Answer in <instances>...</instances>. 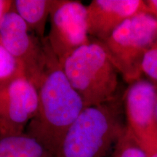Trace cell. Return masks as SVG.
Segmentation results:
<instances>
[{"mask_svg":"<svg viewBox=\"0 0 157 157\" xmlns=\"http://www.w3.org/2000/svg\"><path fill=\"white\" fill-rule=\"evenodd\" d=\"M47 45L46 60L34 82L38 92V108L25 132L56 156L63 137L86 107L48 41Z\"/></svg>","mask_w":157,"mask_h":157,"instance_id":"obj_1","label":"cell"},{"mask_svg":"<svg viewBox=\"0 0 157 157\" xmlns=\"http://www.w3.org/2000/svg\"><path fill=\"white\" fill-rule=\"evenodd\" d=\"M123 98L84 108L63 137L56 157H105L122 133Z\"/></svg>","mask_w":157,"mask_h":157,"instance_id":"obj_2","label":"cell"},{"mask_svg":"<svg viewBox=\"0 0 157 157\" xmlns=\"http://www.w3.org/2000/svg\"><path fill=\"white\" fill-rule=\"evenodd\" d=\"M60 64L85 107L106 103L118 95L119 74L99 41L90 38Z\"/></svg>","mask_w":157,"mask_h":157,"instance_id":"obj_3","label":"cell"},{"mask_svg":"<svg viewBox=\"0 0 157 157\" xmlns=\"http://www.w3.org/2000/svg\"><path fill=\"white\" fill-rule=\"evenodd\" d=\"M156 40V19L148 12H141L101 43L119 74L129 84L141 78L143 57Z\"/></svg>","mask_w":157,"mask_h":157,"instance_id":"obj_4","label":"cell"},{"mask_svg":"<svg viewBox=\"0 0 157 157\" xmlns=\"http://www.w3.org/2000/svg\"><path fill=\"white\" fill-rule=\"evenodd\" d=\"M0 48L34 84L46 60V39L37 36L12 7L0 20Z\"/></svg>","mask_w":157,"mask_h":157,"instance_id":"obj_5","label":"cell"},{"mask_svg":"<svg viewBox=\"0 0 157 157\" xmlns=\"http://www.w3.org/2000/svg\"><path fill=\"white\" fill-rule=\"evenodd\" d=\"M38 103L36 86L22 71L14 68L0 78V134L25 132L36 114Z\"/></svg>","mask_w":157,"mask_h":157,"instance_id":"obj_6","label":"cell"},{"mask_svg":"<svg viewBox=\"0 0 157 157\" xmlns=\"http://www.w3.org/2000/svg\"><path fill=\"white\" fill-rule=\"evenodd\" d=\"M50 17V29L46 39L60 62L90 41L87 6L82 2L54 0Z\"/></svg>","mask_w":157,"mask_h":157,"instance_id":"obj_7","label":"cell"},{"mask_svg":"<svg viewBox=\"0 0 157 157\" xmlns=\"http://www.w3.org/2000/svg\"><path fill=\"white\" fill-rule=\"evenodd\" d=\"M122 98L127 126L147 154L156 150L157 85L140 78L129 84Z\"/></svg>","mask_w":157,"mask_h":157,"instance_id":"obj_8","label":"cell"},{"mask_svg":"<svg viewBox=\"0 0 157 157\" xmlns=\"http://www.w3.org/2000/svg\"><path fill=\"white\" fill-rule=\"evenodd\" d=\"M148 12L141 0H93L87 6L88 34L103 42L129 17Z\"/></svg>","mask_w":157,"mask_h":157,"instance_id":"obj_9","label":"cell"},{"mask_svg":"<svg viewBox=\"0 0 157 157\" xmlns=\"http://www.w3.org/2000/svg\"><path fill=\"white\" fill-rule=\"evenodd\" d=\"M0 157H56L44 145L25 132L0 134Z\"/></svg>","mask_w":157,"mask_h":157,"instance_id":"obj_10","label":"cell"},{"mask_svg":"<svg viewBox=\"0 0 157 157\" xmlns=\"http://www.w3.org/2000/svg\"><path fill=\"white\" fill-rule=\"evenodd\" d=\"M54 0H15L12 9L21 16L37 36L44 39L45 27Z\"/></svg>","mask_w":157,"mask_h":157,"instance_id":"obj_11","label":"cell"},{"mask_svg":"<svg viewBox=\"0 0 157 157\" xmlns=\"http://www.w3.org/2000/svg\"><path fill=\"white\" fill-rule=\"evenodd\" d=\"M111 157H148V154L126 125L113 147Z\"/></svg>","mask_w":157,"mask_h":157,"instance_id":"obj_12","label":"cell"},{"mask_svg":"<svg viewBox=\"0 0 157 157\" xmlns=\"http://www.w3.org/2000/svg\"><path fill=\"white\" fill-rule=\"evenodd\" d=\"M141 71L149 81L157 85V40L143 57Z\"/></svg>","mask_w":157,"mask_h":157,"instance_id":"obj_13","label":"cell"},{"mask_svg":"<svg viewBox=\"0 0 157 157\" xmlns=\"http://www.w3.org/2000/svg\"><path fill=\"white\" fill-rule=\"evenodd\" d=\"M148 13L152 15L157 21V0H148L145 1Z\"/></svg>","mask_w":157,"mask_h":157,"instance_id":"obj_14","label":"cell"},{"mask_svg":"<svg viewBox=\"0 0 157 157\" xmlns=\"http://www.w3.org/2000/svg\"><path fill=\"white\" fill-rule=\"evenodd\" d=\"M12 4H13V1L0 0V20L7 11L11 9Z\"/></svg>","mask_w":157,"mask_h":157,"instance_id":"obj_15","label":"cell"},{"mask_svg":"<svg viewBox=\"0 0 157 157\" xmlns=\"http://www.w3.org/2000/svg\"><path fill=\"white\" fill-rule=\"evenodd\" d=\"M148 157H157V149L148 154Z\"/></svg>","mask_w":157,"mask_h":157,"instance_id":"obj_16","label":"cell"},{"mask_svg":"<svg viewBox=\"0 0 157 157\" xmlns=\"http://www.w3.org/2000/svg\"><path fill=\"white\" fill-rule=\"evenodd\" d=\"M155 117H156V121L157 124V103L156 105V109H155Z\"/></svg>","mask_w":157,"mask_h":157,"instance_id":"obj_17","label":"cell"}]
</instances>
